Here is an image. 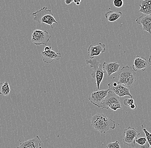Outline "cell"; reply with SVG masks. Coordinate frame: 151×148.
<instances>
[{"mask_svg": "<svg viewBox=\"0 0 151 148\" xmlns=\"http://www.w3.org/2000/svg\"><path fill=\"white\" fill-rule=\"evenodd\" d=\"M138 12L145 15H151V0H144L139 5Z\"/></svg>", "mask_w": 151, "mask_h": 148, "instance_id": "16", "label": "cell"}, {"mask_svg": "<svg viewBox=\"0 0 151 148\" xmlns=\"http://www.w3.org/2000/svg\"><path fill=\"white\" fill-rule=\"evenodd\" d=\"M121 11H109L105 14L106 19L109 22H113L119 19L122 16Z\"/></svg>", "mask_w": 151, "mask_h": 148, "instance_id": "17", "label": "cell"}, {"mask_svg": "<svg viewBox=\"0 0 151 148\" xmlns=\"http://www.w3.org/2000/svg\"><path fill=\"white\" fill-rule=\"evenodd\" d=\"M44 51L46 52H49L50 51L52 50V47L51 46H46L44 48Z\"/></svg>", "mask_w": 151, "mask_h": 148, "instance_id": "24", "label": "cell"}, {"mask_svg": "<svg viewBox=\"0 0 151 148\" xmlns=\"http://www.w3.org/2000/svg\"><path fill=\"white\" fill-rule=\"evenodd\" d=\"M113 3L114 6L117 8H120L122 7L124 4V1L123 0H114Z\"/></svg>", "mask_w": 151, "mask_h": 148, "instance_id": "23", "label": "cell"}, {"mask_svg": "<svg viewBox=\"0 0 151 148\" xmlns=\"http://www.w3.org/2000/svg\"><path fill=\"white\" fill-rule=\"evenodd\" d=\"M136 143L140 146L141 148H150V144H149L147 138L145 137H142L137 138Z\"/></svg>", "mask_w": 151, "mask_h": 148, "instance_id": "19", "label": "cell"}, {"mask_svg": "<svg viewBox=\"0 0 151 148\" xmlns=\"http://www.w3.org/2000/svg\"><path fill=\"white\" fill-rule=\"evenodd\" d=\"M81 1L82 0H73V2L77 6L80 5Z\"/></svg>", "mask_w": 151, "mask_h": 148, "instance_id": "25", "label": "cell"}, {"mask_svg": "<svg viewBox=\"0 0 151 148\" xmlns=\"http://www.w3.org/2000/svg\"><path fill=\"white\" fill-rule=\"evenodd\" d=\"M123 103L124 105L126 106H130L132 104H134V101L133 98L124 99L123 101Z\"/></svg>", "mask_w": 151, "mask_h": 148, "instance_id": "21", "label": "cell"}, {"mask_svg": "<svg viewBox=\"0 0 151 148\" xmlns=\"http://www.w3.org/2000/svg\"><path fill=\"white\" fill-rule=\"evenodd\" d=\"M10 92V87L8 82H3L0 83V95L8 96Z\"/></svg>", "mask_w": 151, "mask_h": 148, "instance_id": "18", "label": "cell"}, {"mask_svg": "<svg viewBox=\"0 0 151 148\" xmlns=\"http://www.w3.org/2000/svg\"><path fill=\"white\" fill-rule=\"evenodd\" d=\"M65 2L66 4L69 5L73 2V0H65Z\"/></svg>", "mask_w": 151, "mask_h": 148, "instance_id": "26", "label": "cell"}, {"mask_svg": "<svg viewBox=\"0 0 151 148\" xmlns=\"http://www.w3.org/2000/svg\"><path fill=\"white\" fill-rule=\"evenodd\" d=\"M130 107V108L132 109V110H135V109H136V105H135L134 104H132V105H131Z\"/></svg>", "mask_w": 151, "mask_h": 148, "instance_id": "27", "label": "cell"}, {"mask_svg": "<svg viewBox=\"0 0 151 148\" xmlns=\"http://www.w3.org/2000/svg\"><path fill=\"white\" fill-rule=\"evenodd\" d=\"M136 21L138 24L142 25L143 31L151 34V15L142 14L136 19Z\"/></svg>", "mask_w": 151, "mask_h": 148, "instance_id": "11", "label": "cell"}, {"mask_svg": "<svg viewBox=\"0 0 151 148\" xmlns=\"http://www.w3.org/2000/svg\"><path fill=\"white\" fill-rule=\"evenodd\" d=\"M100 108L106 109L110 108L114 111H116L118 109H122V107L119 97L112 91L109 90L107 96Z\"/></svg>", "mask_w": 151, "mask_h": 148, "instance_id": "5", "label": "cell"}, {"mask_svg": "<svg viewBox=\"0 0 151 148\" xmlns=\"http://www.w3.org/2000/svg\"><path fill=\"white\" fill-rule=\"evenodd\" d=\"M120 64H118L116 62H104L102 64L103 69L106 71L108 77L111 76L113 73L117 72L119 68Z\"/></svg>", "mask_w": 151, "mask_h": 148, "instance_id": "15", "label": "cell"}, {"mask_svg": "<svg viewBox=\"0 0 151 148\" xmlns=\"http://www.w3.org/2000/svg\"><path fill=\"white\" fill-rule=\"evenodd\" d=\"M86 64L89 65L90 67L93 69L91 76V78L96 79V85L97 89H99L103 80L104 74L105 73L103 69L102 64L94 58L86 60Z\"/></svg>", "mask_w": 151, "mask_h": 148, "instance_id": "4", "label": "cell"}, {"mask_svg": "<svg viewBox=\"0 0 151 148\" xmlns=\"http://www.w3.org/2000/svg\"><path fill=\"white\" fill-rule=\"evenodd\" d=\"M41 55L43 62L47 64H51L55 60H59L61 57V53H56L52 50L49 52L43 51L41 52Z\"/></svg>", "mask_w": 151, "mask_h": 148, "instance_id": "12", "label": "cell"}, {"mask_svg": "<svg viewBox=\"0 0 151 148\" xmlns=\"http://www.w3.org/2000/svg\"><path fill=\"white\" fill-rule=\"evenodd\" d=\"M42 141L38 136L20 143L17 148H42Z\"/></svg>", "mask_w": 151, "mask_h": 148, "instance_id": "13", "label": "cell"}, {"mask_svg": "<svg viewBox=\"0 0 151 148\" xmlns=\"http://www.w3.org/2000/svg\"><path fill=\"white\" fill-rule=\"evenodd\" d=\"M34 20L41 24H46L50 25L53 29V23L58 24V22L54 17L53 14L51 9H48L47 7L44 6L39 10H38L32 14Z\"/></svg>", "mask_w": 151, "mask_h": 148, "instance_id": "2", "label": "cell"}, {"mask_svg": "<svg viewBox=\"0 0 151 148\" xmlns=\"http://www.w3.org/2000/svg\"><path fill=\"white\" fill-rule=\"evenodd\" d=\"M106 148H121L120 143L118 141L107 144L106 145Z\"/></svg>", "mask_w": 151, "mask_h": 148, "instance_id": "20", "label": "cell"}, {"mask_svg": "<svg viewBox=\"0 0 151 148\" xmlns=\"http://www.w3.org/2000/svg\"><path fill=\"white\" fill-rule=\"evenodd\" d=\"M109 90L108 89L106 90H94L90 94L88 99L91 103L100 108L102 103L107 96Z\"/></svg>", "mask_w": 151, "mask_h": 148, "instance_id": "9", "label": "cell"}, {"mask_svg": "<svg viewBox=\"0 0 151 148\" xmlns=\"http://www.w3.org/2000/svg\"><path fill=\"white\" fill-rule=\"evenodd\" d=\"M106 50V46L104 43L99 42V45L96 46L90 45L88 48V55L90 59L94 58V56H99L101 53H104Z\"/></svg>", "mask_w": 151, "mask_h": 148, "instance_id": "10", "label": "cell"}, {"mask_svg": "<svg viewBox=\"0 0 151 148\" xmlns=\"http://www.w3.org/2000/svg\"><path fill=\"white\" fill-rule=\"evenodd\" d=\"M123 133L124 137L123 139V143L132 148L136 146V140L140 135V133L134 128L129 126L127 129H124Z\"/></svg>", "mask_w": 151, "mask_h": 148, "instance_id": "7", "label": "cell"}, {"mask_svg": "<svg viewBox=\"0 0 151 148\" xmlns=\"http://www.w3.org/2000/svg\"><path fill=\"white\" fill-rule=\"evenodd\" d=\"M148 66L146 58L139 56H137L134 60V64L132 65V68L135 71L139 70L145 71Z\"/></svg>", "mask_w": 151, "mask_h": 148, "instance_id": "14", "label": "cell"}, {"mask_svg": "<svg viewBox=\"0 0 151 148\" xmlns=\"http://www.w3.org/2000/svg\"><path fill=\"white\" fill-rule=\"evenodd\" d=\"M118 83L130 87L136 82V74L132 67L127 65L123 67L118 73Z\"/></svg>", "mask_w": 151, "mask_h": 148, "instance_id": "3", "label": "cell"}, {"mask_svg": "<svg viewBox=\"0 0 151 148\" xmlns=\"http://www.w3.org/2000/svg\"><path fill=\"white\" fill-rule=\"evenodd\" d=\"M108 87L109 90L112 91L119 97H122L127 96L133 98L129 88L123 84L119 83L116 82H112L108 84Z\"/></svg>", "mask_w": 151, "mask_h": 148, "instance_id": "8", "label": "cell"}, {"mask_svg": "<svg viewBox=\"0 0 151 148\" xmlns=\"http://www.w3.org/2000/svg\"><path fill=\"white\" fill-rule=\"evenodd\" d=\"M51 38L47 31L36 29L32 33L31 41L36 46L47 45Z\"/></svg>", "mask_w": 151, "mask_h": 148, "instance_id": "6", "label": "cell"}, {"mask_svg": "<svg viewBox=\"0 0 151 148\" xmlns=\"http://www.w3.org/2000/svg\"><path fill=\"white\" fill-rule=\"evenodd\" d=\"M149 61L150 64H149V66H151V55L150 56V57L149 58Z\"/></svg>", "mask_w": 151, "mask_h": 148, "instance_id": "28", "label": "cell"}, {"mask_svg": "<svg viewBox=\"0 0 151 148\" xmlns=\"http://www.w3.org/2000/svg\"><path fill=\"white\" fill-rule=\"evenodd\" d=\"M142 130H143V132L146 135V138H147L149 144H150V148H151V133L149 132L146 129L143 128Z\"/></svg>", "mask_w": 151, "mask_h": 148, "instance_id": "22", "label": "cell"}, {"mask_svg": "<svg viewBox=\"0 0 151 148\" xmlns=\"http://www.w3.org/2000/svg\"><path fill=\"white\" fill-rule=\"evenodd\" d=\"M91 124L95 130L101 133H105L109 129H114L116 128L115 122L102 113L94 115L91 118Z\"/></svg>", "mask_w": 151, "mask_h": 148, "instance_id": "1", "label": "cell"}]
</instances>
